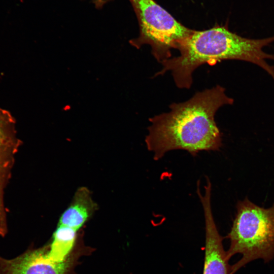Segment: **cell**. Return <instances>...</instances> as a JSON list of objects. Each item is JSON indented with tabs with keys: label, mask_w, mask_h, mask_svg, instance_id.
Listing matches in <instances>:
<instances>
[{
	"label": "cell",
	"mask_w": 274,
	"mask_h": 274,
	"mask_svg": "<svg viewBox=\"0 0 274 274\" xmlns=\"http://www.w3.org/2000/svg\"><path fill=\"white\" fill-rule=\"evenodd\" d=\"M211 183L207 182L204 193L201 194L199 186L197 193L202 204L205 220L206 240L202 274H230L229 260L223 245L212 214L211 204Z\"/></svg>",
	"instance_id": "52a82bcc"
},
{
	"label": "cell",
	"mask_w": 274,
	"mask_h": 274,
	"mask_svg": "<svg viewBox=\"0 0 274 274\" xmlns=\"http://www.w3.org/2000/svg\"><path fill=\"white\" fill-rule=\"evenodd\" d=\"M112 0H91L95 7L98 9H101L106 4Z\"/></svg>",
	"instance_id": "30bf717a"
},
{
	"label": "cell",
	"mask_w": 274,
	"mask_h": 274,
	"mask_svg": "<svg viewBox=\"0 0 274 274\" xmlns=\"http://www.w3.org/2000/svg\"><path fill=\"white\" fill-rule=\"evenodd\" d=\"M220 85L196 92L188 100L169 106L170 111L149 119L145 138L148 150L158 160L168 151L184 150L195 156L201 151H218L222 135L215 120L218 110L233 98Z\"/></svg>",
	"instance_id": "6da1fadb"
},
{
	"label": "cell",
	"mask_w": 274,
	"mask_h": 274,
	"mask_svg": "<svg viewBox=\"0 0 274 274\" xmlns=\"http://www.w3.org/2000/svg\"><path fill=\"white\" fill-rule=\"evenodd\" d=\"M177 49L180 55L162 62L163 67L155 76L170 71L178 88L189 89L193 73L203 64L213 65L230 59L257 63L262 56V43L259 39L243 38L226 27L216 26L202 31L193 30Z\"/></svg>",
	"instance_id": "7a4b0ae2"
},
{
	"label": "cell",
	"mask_w": 274,
	"mask_h": 274,
	"mask_svg": "<svg viewBox=\"0 0 274 274\" xmlns=\"http://www.w3.org/2000/svg\"><path fill=\"white\" fill-rule=\"evenodd\" d=\"M77 231L72 228L58 225L48 246V255L53 261L62 262L72 255L77 245Z\"/></svg>",
	"instance_id": "9c48e42d"
},
{
	"label": "cell",
	"mask_w": 274,
	"mask_h": 274,
	"mask_svg": "<svg viewBox=\"0 0 274 274\" xmlns=\"http://www.w3.org/2000/svg\"><path fill=\"white\" fill-rule=\"evenodd\" d=\"M230 246L226 251L229 260L236 254L242 258L231 266L230 274L256 259L265 262L274 257V204L260 207L247 198L238 201L236 212L227 235Z\"/></svg>",
	"instance_id": "3957f363"
},
{
	"label": "cell",
	"mask_w": 274,
	"mask_h": 274,
	"mask_svg": "<svg viewBox=\"0 0 274 274\" xmlns=\"http://www.w3.org/2000/svg\"><path fill=\"white\" fill-rule=\"evenodd\" d=\"M96 208L89 190L85 187L80 188L70 206L60 216L58 225L78 231L91 216Z\"/></svg>",
	"instance_id": "ba28073f"
},
{
	"label": "cell",
	"mask_w": 274,
	"mask_h": 274,
	"mask_svg": "<svg viewBox=\"0 0 274 274\" xmlns=\"http://www.w3.org/2000/svg\"><path fill=\"white\" fill-rule=\"evenodd\" d=\"M47 250V245L39 248L31 246L13 259L0 256V274H71L80 257L90 250L78 240L70 257L64 262H57L48 256Z\"/></svg>",
	"instance_id": "5b68a950"
},
{
	"label": "cell",
	"mask_w": 274,
	"mask_h": 274,
	"mask_svg": "<svg viewBox=\"0 0 274 274\" xmlns=\"http://www.w3.org/2000/svg\"><path fill=\"white\" fill-rule=\"evenodd\" d=\"M129 1L140 27L139 36L130 40L129 44L137 49L150 45L159 63L171 58V50L177 49L193 30L182 25L153 0Z\"/></svg>",
	"instance_id": "277c9868"
},
{
	"label": "cell",
	"mask_w": 274,
	"mask_h": 274,
	"mask_svg": "<svg viewBox=\"0 0 274 274\" xmlns=\"http://www.w3.org/2000/svg\"><path fill=\"white\" fill-rule=\"evenodd\" d=\"M15 126V120L10 112L0 108V236L3 237L8 232L4 194L21 144Z\"/></svg>",
	"instance_id": "8992f818"
}]
</instances>
